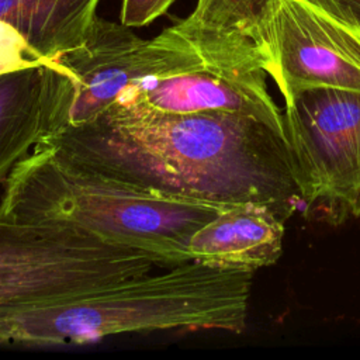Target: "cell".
<instances>
[{
  "mask_svg": "<svg viewBox=\"0 0 360 360\" xmlns=\"http://www.w3.org/2000/svg\"><path fill=\"white\" fill-rule=\"evenodd\" d=\"M41 143L103 176L173 198L263 205L283 221L302 202L284 135L252 115L108 107Z\"/></svg>",
  "mask_w": 360,
  "mask_h": 360,
  "instance_id": "cell-1",
  "label": "cell"
},
{
  "mask_svg": "<svg viewBox=\"0 0 360 360\" xmlns=\"http://www.w3.org/2000/svg\"><path fill=\"white\" fill-rule=\"evenodd\" d=\"M252 271L197 260L0 311V343L82 345L155 330L246 326Z\"/></svg>",
  "mask_w": 360,
  "mask_h": 360,
  "instance_id": "cell-2",
  "label": "cell"
},
{
  "mask_svg": "<svg viewBox=\"0 0 360 360\" xmlns=\"http://www.w3.org/2000/svg\"><path fill=\"white\" fill-rule=\"evenodd\" d=\"M4 184L0 218L73 226L104 242L152 253L166 267L191 260L194 232L228 208L110 179L49 143L37 145Z\"/></svg>",
  "mask_w": 360,
  "mask_h": 360,
  "instance_id": "cell-3",
  "label": "cell"
},
{
  "mask_svg": "<svg viewBox=\"0 0 360 360\" xmlns=\"http://www.w3.org/2000/svg\"><path fill=\"white\" fill-rule=\"evenodd\" d=\"M166 267L148 252L82 229L0 218V311Z\"/></svg>",
  "mask_w": 360,
  "mask_h": 360,
  "instance_id": "cell-4",
  "label": "cell"
},
{
  "mask_svg": "<svg viewBox=\"0 0 360 360\" xmlns=\"http://www.w3.org/2000/svg\"><path fill=\"white\" fill-rule=\"evenodd\" d=\"M200 28L205 38L200 66L142 79L124 89L110 107L160 114L239 112L284 135L283 112L269 93L266 59L255 39L236 30Z\"/></svg>",
  "mask_w": 360,
  "mask_h": 360,
  "instance_id": "cell-5",
  "label": "cell"
},
{
  "mask_svg": "<svg viewBox=\"0 0 360 360\" xmlns=\"http://www.w3.org/2000/svg\"><path fill=\"white\" fill-rule=\"evenodd\" d=\"M204 58L202 30L184 20L143 39L122 22L96 17L86 39L55 60L75 79L63 128L94 120L134 83L194 69Z\"/></svg>",
  "mask_w": 360,
  "mask_h": 360,
  "instance_id": "cell-6",
  "label": "cell"
},
{
  "mask_svg": "<svg viewBox=\"0 0 360 360\" xmlns=\"http://www.w3.org/2000/svg\"><path fill=\"white\" fill-rule=\"evenodd\" d=\"M283 127L302 202L360 217V93L301 91L285 101Z\"/></svg>",
  "mask_w": 360,
  "mask_h": 360,
  "instance_id": "cell-7",
  "label": "cell"
},
{
  "mask_svg": "<svg viewBox=\"0 0 360 360\" xmlns=\"http://www.w3.org/2000/svg\"><path fill=\"white\" fill-rule=\"evenodd\" d=\"M252 38L284 103L312 89L360 93V32L309 0H266Z\"/></svg>",
  "mask_w": 360,
  "mask_h": 360,
  "instance_id": "cell-8",
  "label": "cell"
},
{
  "mask_svg": "<svg viewBox=\"0 0 360 360\" xmlns=\"http://www.w3.org/2000/svg\"><path fill=\"white\" fill-rule=\"evenodd\" d=\"M75 79L59 63L0 75V184L37 145L65 127Z\"/></svg>",
  "mask_w": 360,
  "mask_h": 360,
  "instance_id": "cell-9",
  "label": "cell"
},
{
  "mask_svg": "<svg viewBox=\"0 0 360 360\" xmlns=\"http://www.w3.org/2000/svg\"><path fill=\"white\" fill-rule=\"evenodd\" d=\"M283 224L263 205L228 207L194 232L188 242V256L207 264L253 273L280 257Z\"/></svg>",
  "mask_w": 360,
  "mask_h": 360,
  "instance_id": "cell-10",
  "label": "cell"
},
{
  "mask_svg": "<svg viewBox=\"0 0 360 360\" xmlns=\"http://www.w3.org/2000/svg\"><path fill=\"white\" fill-rule=\"evenodd\" d=\"M100 0H0V21L17 30L46 60L79 46Z\"/></svg>",
  "mask_w": 360,
  "mask_h": 360,
  "instance_id": "cell-11",
  "label": "cell"
},
{
  "mask_svg": "<svg viewBox=\"0 0 360 360\" xmlns=\"http://www.w3.org/2000/svg\"><path fill=\"white\" fill-rule=\"evenodd\" d=\"M266 0H197L187 22L219 30H236L252 37Z\"/></svg>",
  "mask_w": 360,
  "mask_h": 360,
  "instance_id": "cell-12",
  "label": "cell"
},
{
  "mask_svg": "<svg viewBox=\"0 0 360 360\" xmlns=\"http://www.w3.org/2000/svg\"><path fill=\"white\" fill-rule=\"evenodd\" d=\"M52 63L56 62L44 59L17 30L0 21V75L24 68Z\"/></svg>",
  "mask_w": 360,
  "mask_h": 360,
  "instance_id": "cell-13",
  "label": "cell"
},
{
  "mask_svg": "<svg viewBox=\"0 0 360 360\" xmlns=\"http://www.w3.org/2000/svg\"><path fill=\"white\" fill-rule=\"evenodd\" d=\"M174 3V0H122L120 20L129 28L143 27L163 13Z\"/></svg>",
  "mask_w": 360,
  "mask_h": 360,
  "instance_id": "cell-14",
  "label": "cell"
},
{
  "mask_svg": "<svg viewBox=\"0 0 360 360\" xmlns=\"http://www.w3.org/2000/svg\"><path fill=\"white\" fill-rule=\"evenodd\" d=\"M360 32V0H309Z\"/></svg>",
  "mask_w": 360,
  "mask_h": 360,
  "instance_id": "cell-15",
  "label": "cell"
}]
</instances>
